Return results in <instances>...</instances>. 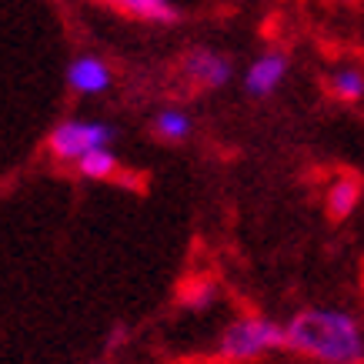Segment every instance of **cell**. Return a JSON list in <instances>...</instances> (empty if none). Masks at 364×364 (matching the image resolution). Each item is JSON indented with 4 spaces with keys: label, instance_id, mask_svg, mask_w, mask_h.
<instances>
[{
    "label": "cell",
    "instance_id": "cell-3",
    "mask_svg": "<svg viewBox=\"0 0 364 364\" xmlns=\"http://www.w3.org/2000/svg\"><path fill=\"white\" fill-rule=\"evenodd\" d=\"M114 141V127L104 121H80V117H70V121H60L47 137V147L54 151V157L60 161H74L77 164L84 154L90 151H100V147H111Z\"/></svg>",
    "mask_w": 364,
    "mask_h": 364
},
{
    "label": "cell",
    "instance_id": "cell-5",
    "mask_svg": "<svg viewBox=\"0 0 364 364\" xmlns=\"http://www.w3.org/2000/svg\"><path fill=\"white\" fill-rule=\"evenodd\" d=\"M287 57L281 50H271V54H261L247 67V74H244V87L251 97H271L287 77Z\"/></svg>",
    "mask_w": 364,
    "mask_h": 364
},
{
    "label": "cell",
    "instance_id": "cell-9",
    "mask_svg": "<svg viewBox=\"0 0 364 364\" xmlns=\"http://www.w3.org/2000/svg\"><path fill=\"white\" fill-rule=\"evenodd\" d=\"M77 171L90 181H107V177L117 174V157H114L111 147H100V151H90L77 161Z\"/></svg>",
    "mask_w": 364,
    "mask_h": 364
},
{
    "label": "cell",
    "instance_id": "cell-7",
    "mask_svg": "<svg viewBox=\"0 0 364 364\" xmlns=\"http://www.w3.org/2000/svg\"><path fill=\"white\" fill-rule=\"evenodd\" d=\"M107 4H117L134 17H144V21H157V23H171L177 17L174 4L171 0H107Z\"/></svg>",
    "mask_w": 364,
    "mask_h": 364
},
{
    "label": "cell",
    "instance_id": "cell-6",
    "mask_svg": "<svg viewBox=\"0 0 364 364\" xmlns=\"http://www.w3.org/2000/svg\"><path fill=\"white\" fill-rule=\"evenodd\" d=\"M111 80H114L111 67L94 54H80L67 64V84H70V90H77V94H84V97L104 94V90L111 87Z\"/></svg>",
    "mask_w": 364,
    "mask_h": 364
},
{
    "label": "cell",
    "instance_id": "cell-1",
    "mask_svg": "<svg viewBox=\"0 0 364 364\" xmlns=\"http://www.w3.org/2000/svg\"><path fill=\"white\" fill-rule=\"evenodd\" d=\"M287 348L308 354L321 364H361L364 334L348 311L308 308L298 311L284 328Z\"/></svg>",
    "mask_w": 364,
    "mask_h": 364
},
{
    "label": "cell",
    "instance_id": "cell-8",
    "mask_svg": "<svg viewBox=\"0 0 364 364\" xmlns=\"http://www.w3.org/2000/svg\"><path fill=\"white\" fill-rule=\"evenodd\" d=\"M358 198H361L358 181H351V177L334 181L331 191H328V210H331V218H348V214L358 208Z\"/></svg>",
    "mask_w": 364,
    "mask_h": 364
},
{
    "label": "cell",
    "instance_id": "cell-10",
    "mask_svg": "<svg viewBox=\"0 0 364 364\" xmlns=\"http://www.w3.org/2000/svg\"><path fill=\"white\" fill-rule=\"evenodd\" d=\"M154 131L161 134L164 141H184V137L191 134V117H188V111H181V107H164V111H157Z\"/></svg>",
    "mask_w": 364,
    "mask_h": 364
},
{
    "label": "cell",
    "instance_id": "cell-2",
    "mask_svg": "<svg viewBox=\"0 0 364 364\" xmlns=\"http://www.w3.org/2000/svg\"><path fill=\"white\" fill-rule=\"evenodd\" d=\"M284 328L274 324L271 318H237L231 328H224L221 334V354L231 361H254L261 354L284 348Z\"/></svg>",
    "mask_w": 364,
    "mask_h": 364
},
{
    "label": "cell",
    "instance_id": "cell-11",
    "mask_svg": "<svg viewBox=\"0 0 364 364\" xmlns=\"http://www.w3.org/2000/svg\"><path fill=\"white\" fill-rule=\"evenodd\" d=\"M331 90L344 100H361L364 97V74L354 67H341L331 74Z\"/></svg>",
    "mask_w": 364,
    "mask_h": 364
},
{
    "label": "cell",
    "instance_id": "cell-4",
    "mask_svg": "<svg viewBox=\"0 0 364 364\" xmlns=\"http://www.w3.org/2000/svg\"><path fill=\"white\" fill-rule=\"evenodd\" d=\"M181 67H184V77H191L194 84H204V87H224L234 74L231 60L224 54H218V50H208V47L191 50Z\"/></svg>",
    "mask_w": 364,
    "mask_h": 364
}]
</instances>
